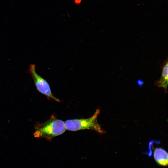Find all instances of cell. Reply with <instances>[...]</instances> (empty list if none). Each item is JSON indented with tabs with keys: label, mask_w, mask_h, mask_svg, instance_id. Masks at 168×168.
Wrapping results in <instances>:
<instances>
[{
	"label": "cell",
	"mask_w": 168,
	"mask_h": 168,
	"mask_svg": "<svg viewBox=\"0 0 168 168\" xmlns=\"http://www.w3.org/2000/svg\"><path fill=\"white\" fill-rule=\"evenodd\" d=\"M100 112V110L97 109L93 115L88 118L66 120L65 122L66 129L71 131L90 129L101 134L105 133V132L102 128L97 120V117Z\"/></svg>",
	"instance_id": "7a4b0ae2"
},
{
	"label": "cell",
	"mask_w": 168,
	"mask_h": 168,
	"mask_svg": "<svg viewBox=\"0 0 168 168\" xmlns=\"http://www.w3.org/2000/svg\"><path fill=\"white\" fill-rule=\"evenodd\" d=\"M81 0H76L75 2L76 3H79L81 2Z\"/></svg>",
	"instance_id": "52a82bcc"
},
{
	"label": "cell",
	"mask_w": 168,
	"mask_h": 168,
	"mask_svg": "<svg viewBox=\"0 0 168 168\" xmlns=\"http://www.w3.org/2000/svg\"><path fill=\"white\" fill-rule=\"evenodd\" d=\"M29 72L36 89L39 92L45 95L49 99H52L58 102L60 101L59 99L53 95L48 82L37 73L36 71V66L35 64H32L30 65Z\"/></svg>",
	"instance_id": "3957f363"
},
{
	"label": "cell",
	"mask_w": 168,
	"mask_h": 168,
	"mask_svg": "<svg viewBox=\"0 0 168 168\" xmlns=\"http://www.w3.org/2000/svg\"><path fill=\"white\" fill-rule=\"evenodd\" d=\"M168 60L167 59L162 67L161 75L160 78L155 82V85L158 87H162L167 91L168 86Z\"/></svg>",
	"instance_id": "5b68a950"
},
{
	"label": "cell",
	"mask_w": 168,
	"mask_h": 168,
	"mask_svg": "<svg viewBox=\"0 0 168 168\" xmlns=\"http://www.w3.org/2000/svg\"><path fill=\"white\" fill-rule=\"evenodd\" d=\"M66 130L65 122L53 116L39 127L34 135L51 140L63 133Z\"/></svg>",
	"instance_id": "6da1fadb"
},
{
	"label": "cell",
	"mask_w": 168,
	"mask_h": 168,
	"mask_svg": "<svg viewBox=\"0 0 168 168\" xmlns=\"http://www.w3.org/2000/svg\"><path fill=\"white\" fill-rule=\"evenodd\" d=\"M153 157L159 165L163 166H167L168 155L167 151L162 148L156 147L154 150Z\"/></svg>",
	"instance_id": "277c9868"
},
{
	"label": "cell",
	"mask_w": 168,
	"mask_h": 168,
	"mask_svg": "<svg viewBox=\"0 0 168 168\" xmlns=\"http://www.w3.org/2000/svg\"><path fill=\"white\" fill-rule=\"evenodd\" d=\"M137 83L138 85L141 86L144 84V82L140 79H138L137 81Z\"/></svg>",
	"instance_id": "8992f818"
}]
</instances>
